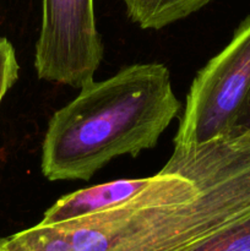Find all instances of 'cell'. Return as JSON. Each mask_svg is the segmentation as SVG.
Wrapping results in <instances>:
<instances>
[{"instance_id":"obj_4","label":"cell","mask_w":250,"mask_h":251,"mask_svg":"<svg viewBox=\"0 0 250 251\" xmlns=\"http://www.w3.org/2000/svg\"><path fill=\"white\" fill-rule=\"evenodd\" d=\"M153 179L154 176L142 179H120L68 194L44 212L41 223L56 225L100 212L136 196Z\"/></svg>"},{"instance_id":"obj_5","label":"cell","mask_w":250,"mask_h":251,"mask_svg":"<svg viewBox=\"0 0 250 251\" xmlns=\"http://www.w3.org/2000/svg\"><path fill=\"white\" fill-rule=\"evenodd\" d=\"M132 22L144 29H161L199 11L211 0H123Z\"/></svg>"},{"instance_id":"obj_1","label":"cell","mask_w":250,"mask_h":251,"mask_svg":"<svg viewBox=\"0 0 250 251\" xmlns=\"http://www.w3.org/2000/svg\"><path fill=\"white\" fill-rule=\"evenodd\" d=\"M180 108L163 64H134L91 81L51 117L42 173L49 180H88L117 157L156 146Z\"/></svg>"},{"instance_id":"obj_7","label":"cell","mask_w":250,"mask_h":251,"mask_svg":"<svg viewBox=\"0 0 250 251\" xmlns=\"http://www.w3.org/2000/svg\"><path fill=\"white\" fill-rule=\"evenodd\" d=\"M19 77L16 53L9 39L0 37V104Z\"/></svg>"},{"instance_id":"obj_8","label":"cell","mask_w":250,"mask_h":251,"mask_svg":"<svg viewBox=\"0 0 250 251\" xmlns=\"http://www.w3.org/2000/svg\"><path fill=\"white\" fill-rule=\"evenodd\" d=\"M234 126L242 127V129L249 130L250 131V92L248 95L247 100H245L244 105H243L242 110H240L239 117H238Z\"/></svg>"},{"instance_id":"obj_3","label":"cell","mask_w":250,"mask_h":251,"mask_svg":"<svg viewBox=\"0 0 250 251\" xmlns=\"http://www.w3.org/2000/svg\"><path fill=\"white\" fill-rule=\"evenodd\" d=\"M104 55L95 0H42L34 66L41 80L81 88L93 81Z\"/></svg>"},{"instance_id":"obj_6","label":"cell","mask_w":250,"mask_h":251,"mask_svg":"<svg viewBox=\"0 0 250 251\" xmlns=\"http://www.w3.org/2000/svg\"><path fill=\"white\" fill-rule=\"evenodd\" d=\"M189 251H250V211Z\"/></svg>"},{"instance_id":"obj_2","label":"cell","mask_w":250,"mask_h":251,"mask_svg":"<svg viewBox=\"0 0 250 251\" xmlns=\"http://www.w3.org/2000/svg\"><path fill=\"white\" fill-rule=\"evenodd\" d=\"M249 92L250 15L194 78L174 145H201L230 131Z\"/></svg>"}]
</instances>
